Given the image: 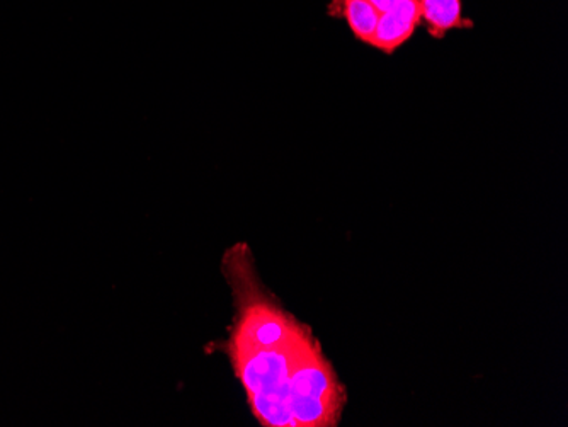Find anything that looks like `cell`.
<instances>
[{
	"mask_svg": "<svg viewBox=\"0 0 568 427\" xmlns=\"http://www.w3.org/2000/svg\"><path fill=\"white\" fill-rule=\"evenodd\" d=\"M226 257V273L234 274L237 321L230 327L226 355L234 365L255 419L266 427H295L290 413V382L306 350L317 343L308 325L284 312L248 282L252 257L239 245Z\"/></svg>",
	"mask_w": 568,
	"mask_h": 427,
	"instance_id": "cell-1",
	"label": "cell"
},
{
	"mask_svg": "<svg viewBox=\"0 0 568 427\" xmlns=\"http://www.w3.org/2000/svg\"><path fill=\"white\" fill-rule=\"evenodd\" d=\"M420 21L426 22L430 37L443 38L455 28H470L462 18V0H417Z\"/></svg>",
	"mask_w": 568,
	"mask_h": 427,
	"instance_id": "cell-4",
	"label": "cell"
},
{
	"mask_svg": "<svg viewBox=\"0 0 568 427\" xmlns=\"http://www.w3.org/2000/svg\"><path fill=\"white\" fill-rule=\"evenodd\" d=\"M368 2L376 9L379 16L385 14L386 11H390V9L397 4V0H368Z\"/></svg>",
	"mask_w": 568,
	"mask_h": 427,
	"instance_id": "cell-6",
	"label": "cell"
},
{
	"mask_svg": "<svg viewBox=\"0 0 568 427\" xmlns=\"http://www.w3.org/2000/svg\"><path fill=\"white\" fill-rule=\"evenodd\" d=\"M346 392L321 344L306 350L292 373L290 413L295 427H334L343 417Z\"/></svg>",
	"mask_w": 568,
	"mask_h": 427,
	"instance_id": "cell-2",
	"label": "cell"
},
{
	"mask_svg": "<svg viewBox=\"0 0 568 427\" xmlns=\"http://www.w3.org/2000/svg\"><path fill=\"white\" fill-rule=\"evenodd\" d=\"M419 22V2L417 0H397V4L390 11L379 16L375 37L369 44L392 55L414 34Z\"/></svg>",
	"mask_w": 568,
	"mask_h": 427,
	"instance_id": "cell-3",
	"label": "cell"
},
{
	"mask_svg": "<svg viewBox=\"0 0 568 427\" xmlns=\"http://www.w3.org/2000/svg\"><path fill=\"white\" fill-rule=\"evenodd\" d=\"M343 14L354 37L363 43H372L379 14L368 0H343Z\"/></svg>",
	"mask_w": 568,
	"mask_h": 427,
	"instance_id": "cell-5",
	"label": "cell"
},
{
	"mask_svg": "<svg viewBox=\"0 0 568 427\" xmlns=\"http://www.w3.org/2000/svg\"><path fill=\"white\" fill-rule=\"evenodd\" d=\"M341 4H343V0H334V4H332V8H334V6H339V9H337V14H335V18H337V16L343 14V11H341Z\"/></svg>",
	"mask_w": 568,
	"mask_h": 427,
	"instance_id": "cell-7",
	"label": "cell"
}]
</instances>
